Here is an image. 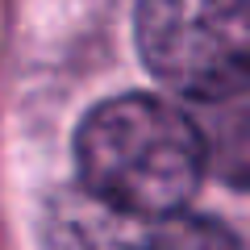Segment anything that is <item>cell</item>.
<instances>
[{
    "label": "cell",
    "instance_id": "1",
    "mask_svg": "<svg viewBox=\"0 0 250 250\" xmlns=\"http://www.w3.org/2000/svg\"><path fill=\"white\" fill-rule=\"evenodd\" d=\"M75 167L104 213L159 225L192 205L205 179V142L196 121L175 104L129 92L83 117Z\"/></svg>",
    "mask_w": 250,
    "mask_h": 250
},
{
    "label": "cell",
    "instance_id": "2",
    "mask_svg": "<svg viewBox=\"0 0 250 250\" xmlns=\"http://www.w3.org/2000/svg\"><path fill=\"white\" fill-rule=\"evenodd\" d=\"M134 34L150 75L196 104L250 80V0H138Z\"/></svg>",
    "mask_w": 250,
    "mask_h": 250
},
{
    "label": "cell",
    "instance_id": "3",
    "mask_svg": "<svg viewBox=\"0 0 250 250\" xmlns=\"http://www.w3.org/2000/svg\"><path fill=\"white\" fill-rule=\"evenodd\" d=\"M196 129L205 142V171L250 192V80L217 100H205Z\"/></svg>",
    "mask_w": 250,
    "mask_h": 250
}]
</instances>
